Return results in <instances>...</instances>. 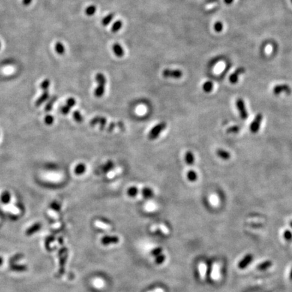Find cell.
Here are the masks:
<instances>
[{"label": "cell", "instance_id": "6da1fadb", "mask_svg": "<svg viewBox=\"0 0 292 292\" xmlns=\"http://www.w3.org/2000/svg\"><path fill=\"white\" fill-rule=\"evenodd\" d=\"M166 127H167V123L165 122H161L158 123V124L154 127L152 128V129L149 131L148 138L150 140H154V139H157L159 137L160 134L165 129Z\"/></svg>", "mask_w": 292, "mask_h": 292}, {"label": "cell", "instance_id": "7a4b0ae2", "mask_svg": "<svg viewBox=\"0 0 292 292\" xmlns=\"http://www.w3.org/2000/svg\"><path fill=\"white\" fill-rule=\"evenodd\" d=\"M236 107L237 110L239 111V116L243 120H246L248 119V114L246 110L245 102L242 98H238L236 100Z\"/></svg>", "mask_w": 292, "mask_h": 292}, {"label": "cell", "instance_id": "3957f363", "mask_svg": "<svg viewBox=\"0 0 292 292\" xmlns=\"http://www.w3.org/2000/svg\"><path fill=\"white\" fill-rule=\"evenodd\" d=\"M162 76L164 78H173L180 79L183 76V72L180 70H172V69H164L162 72Z\"/></svg>", "mask_w": 292, "mask_h": 292}, {"label": "cell", "instance_id": "277c9868", "mask_svg": "<svg viewBox=\"0 0 292 292\" xmlns=\"http://www.w3.org/2000/svg\"><path fill=\"white\" fill-rule=\"evenodd\" d=\"M262 119H263L262 114L260 113L257 114L256 117L254 118V119L252 121V122L251 123L250 127L251 133H256L257 132H258L260 127V125H261V122L262 121Z\"/></svg>", "mask_w": 292, "mask_h": 292}, {"label": "cell", "instance_id": "5b68a950", "mask_svg": "<svg viewBox=\"0 0 292 292\" xmlns=\"http://www.w3.org/2000/svg\"><path fill=\"white\" fill-rule=\"evenodd\" d=\"M291 92V88L289 87L288 85L286 84L277 85L273 88V93L276 95H279L282 93H285L287 94H290Z\"/></svg>", "mask_w": 292, "mask_h": 292}, {"label": "cell", "instance_id": "8992f818", "mask_svg": "<svg viewBox=\"0 0 292 292\" xmlns=\"http://www.w3.org/2000/svg\"><path fill=\"white\" fill-rule=\"evenodd\" d=\"M107 124V120L105 117L98 116L93 118V119L90 121V125L92 126L99 125L100 128L101 130H103L105 128L106 125Z\"/></svg>", "mask_w": 292, "mask_h": 292}, {"label": "cell", "instance_id": "52a82bcc", "mask_svg": "<svg viewBox=\"0 0 292 292\" xmlns=\"http://www.w3.org/2000/svg\"><path fill=\"white\" fill-rule=\"evenodd\" d=\"M245 72V69L244 68H242V67H240V68L236 69L233 73L231 74V76L229 77V81L231 84H236L238 82V79H239V76L241 74L244 73Z\"/></svg>", "mask_w": 292, "mask_h": 292}, {"label": "cell", "instance_id": "ba28073f", "mask_svg": "<svg viewBox=\"0 0 292 292\" xmlns=\"http://www.w3.org/2000/svg\"><path fill=\"white\" fill-rule=\"evenodd\" d=\"M76 104V100L73 98H70L66 101V105L62 108V112L64 114H68L71 109Z\"/></svg>", "mask_w": 292, "mask_h": 292}, {"label": "cell", "instance_id": "9c48e42d", "mask_svg": "<svg viewBox=\"0 0 292 292\" xmlns=\"http://www.w3.org/2000/svg\"><path fill=\"white\" fill-rule=\"evenodd\" d=\"M252 260H253L252 255L250 254H247V255H246L244 258H243L242 260L239 262V264H238V267H239L240 269H245V267H247L248 266L249 264L251 263V262L252 261Z\"/></svg>", "mask_w": 292, "mask_h": 292}, {"label": "cell", "instance_id": "30bf717a", "mask_svg": "<svg viewBox=\"0 0 292 292\" xmlns=\"http://www.w3.org/2000/svg\"><path fill=\"white\" fill-rule=\"evenodd\" d=\"M112 51H113L115 56L119 58H121L125 55V51L122 47L118 43H115L112 45Z\"/></svg>", "mask_w": 292, "mask_h": 292}, {"label": "cell", "instance_id": "8fae6325", "mask_svg": "<svg viewBox=\"0 0 292 292\" xmlns=\"http://www.w3.org/2000/svg\"><path fill=\"white\" fill-rule=\"evenodd\" d=\"M216 154L220 158L224 160H229L231 158V154L229 152H227L223 149H218L216 150Z\"/></svg>", "mask_w": 292, "mask_h": 292}, {"label": "cell", "instance_id": "7c38bea8", "mask_svg": "<svg viewBox=\"0 0 292 292\" xmlns=\"http://www.w3.org/2000/svg\"><path fill=\"white\" fill-rule=\"evenodd\" d=\"M105 92V85H98V86L96 87L94 92V95L95 97L101 98L102 97Z\"/></svg>", "mask_w": 292, "mask_h": 292}, {"label": "cell", "instance_id": "4fadbf2b", "mask_svg": "<svg viewBox=\"0 0 292 292\" xmlns=\"http://www.w3.org/2000/svg\"><path fill=\"white\" fill-rule=\"evenodd\" d=\"M185 162L188 165H192L194 163L195 160L194 154L190 151L187 152L185 156Z\"/></svg>", "mask_w": 292, "mask_h": 292}, {"label": "cell", "instance_id": "5bb4252c", "mask_svg": "<svg viewBox=\"0 0 292 292\" xmlns=\"http://www.w3.org/2000/svg\"><path fill=\"white\" fill-rule=\"evenodd\" d=\"M86 171V166L83 163L79 164L74 168V173L77 175H81Z\"/></svg>", "mask_w": 292, "mask_h": 292}, {"label": "cell", "instance_id": "9a60e30c", "mask_svg": "<svg viewBox=\"0 0 292 292\" xmlns=\"http://www.w3.org/2000/svg\"><path fill=\"white\" fill-rule=\"evenodd\" d=\"M48 98H49V92H48V91H45V92H44L43 94L41 96H40V97L38 98V100L36 101V103H35L36 106H39L41 105V104L44 103V101L46 100Z\"/></svg>", "mask_w": 292, "mask_h": 292}, {"label": "cell", "instance_id": "2e32d148", "mask_svg": "<svg viewBox=\"0 0 292 292\" xmlns=\"http://www.w3.org/2000/svg\"><path fill=\"white\" fill-rule=\"evenodd\" d=\"M94 224L95 227H98V228L101 229L103 230H106V231H108V230H110L112 229V227L106 223H104L103 222H101L100 221H95Z\"/></svg>", "mask_w": 292, "mask_h": 292}, {"label": "cell", "instance_id": "e0dca14e", "mask_svg": "<svg viewBox=\"0 0 292 292\" xmlns=\"http://www.w3.org/2000/svg\"><path fill=\"white\" fill-rule=\"evenodd\" d=\"M95 81L98 83V85H105L106 83V79L104 74L102 73H99L96 74L95 75Z\"/></svg>", "mask_w": 292, "mask_h": 292}, {"label": "cell", "instance_id": "ac0fdd59", "mask_svg": "<svg viewBox=\"0 0 292 292\" xmlns=\"http://www.w3.org/2000/svg\"><path fill=\"white\" fill-rule=\"evenodd\" d=\"M115 14L113 13H110L106 16V17H104L102 20H101V25L104 26H107L110 23H111V21L113 20V18H114Z\"/></svg>", "mask_w": 292, "mask_h": 292}, {"label": "cell", "instance_id": "d6986e66", "mask_svg": "<svg viewBox=\"0 0 292 292\" xmlns=\"http://www.w3.org/2000/svg\"><path fill=\"white\" fill-rule=\"evenodd\" d=\"M187 177L190 182H195L197 179V175L194 170H190L187 173Z\"/></svg>", "mask_w": 292, "mask_h": 292}, {"label": "cell", "instance_id": "ffe728a7", "mask_svg": "<svg viewBox=\"0 0 292 292\" xmlns=\"http://www.w3.org/2000/svg\"><path fill=\"white\" fill-rule=\"evenodd\" d=\"M272 262L270 260H266L262 262V263L260 264L258 266H257V269L259 270H265L269 269L270 266H272Z\"/></svg>", "mask_w": 292, "mask_h": 292}, {"label": "cell", "instance_id": "44dd1931", "mask_svg": "<svg viewBox=\"0 0 292 292\" xmlns=\"http://www.w3.org/2000/svg\"><path fill=\"white\" fill-rule=\"evenodd\" d=\"M122 26V20H116V22H114L113 25L112 26L111 31L113 32V33H116L119 31H120L121 29Z\"/></svg>", "mask_w": 292, "mask_h": 292}, {"label": "cell", "instance_id": "7402d4cb", "mask_svg": "<svg viewBox=\"0 0 292 292\" xmlns=\"http://www.w3.org/2000/svg\"><path fill=\"white\" fill-rule=\"evenodd\" d=\"M213 83L211 81H206L203 83L202 88L203 92L206 93H210L213 89Z\"/></svg>", "mask_w": 292, "mask_h": 292}, {"label": "cell", "instance_id": "603a6c76", "mask_svg": "<svg viewBox=\"0 0 292 292\" xmlns=\"http://www.w3.org/2000/svg\"><path fill=\"white\" fill-rule=\"evenodd\" d=\"M55 50L59 55H63L65 52V48L61 42H57L55 45Z\"/></svg>", "mask_w": 292, "mask_h": 292}, {"label": "cell", "instance_id": "cb8c5ba5", "mask_svg": "<svg viewBox=\"0 0 292 292\" xmlns=\"http://www.w3.org/2000/svg\"><path fill=\"white\" fill-rule=\"evenodd\" d=\"M96 10H97V8L94 5H91V6L87 7L85 10V13L87 16H92L95 14L96 12Z\"/></svg>", "mask_w": 292, "mask_h": 292}, {"label": "cell", "instance_id": "d4e9b609", "mask_svg": "<svg viewBox=\"0 0 292 292\" xmlns=\"http://www.w3.org/2000/svg\"><path fill=\"white\" fill-rule=\"evenodd\" d=\"M142 194L145 197H151L153 196L154 193L152 189L149 187H144L142 190Z\"/></svg>", "mask_w": 292, "mask_h": 292}, {"label": "cell", "instance_id": "484cf974", "mask_svg": "<svg viewBox=\"0 0 292 292\" xmlns=\"http://www.w3.org/2000/svg\"><path fill=\"white\" fill-rule=\"evenodd\" d=\"M114 163H113V162L111 161V160H110V161L107 162L106 164L104 165L103 168H102L104 173L108 172V171L110 170L112 168L114 167Z\"/></svg>", "mask_w": 292, "mask_h": 292}, {"label": "cell", "instance_id": "4316f807", "mask_svg": "<svg viewBox=\"0 0 292 292\" xmlns=\"http://www.w3.org/2000/svg\"><path fill=\"white\" fill-rule=\"evenodd\" d=\"M57 100V97L56 96H53L52 99L49 101V102L47 104L46 106H45V111H50L52 108V106L53 105V103L55 102L56 100Z\"/></svg>", "mask_w": 292, "mask_h": 292}, {"label": "cell", "instance_id": "83f0119b", "mask_svg": "<svg viewBox=\"0 0 292 292\" xmlns=\"http://www.w3.org/2000/svg\"><path fill=\"white\" fill-rule=\"evenodd\" d=\"M4 209H5V210H6L7 211L11 212L12 213L15 214H18L20 212L19 209H18L17 207H15V206H10V205L6 206L4 207Z\"/></svg>", "mask_w": 292, "mask_h": 292}, {"label": "cell", "instance_id": "f1b7e54d", "mask_svg": "<svg viewBox=\"0 0 292 292\" xmlns=\"http://www.w3.org/2000/svg\"><path fill=\"white\" fill-rule=\"evenodd\" d=\"M127 194L131 197H135L138 194V189L136 187H131L128 189Z\"/></svg>", "mask_w": 292, "mask_h": 292}, {"label": "cell", "instance_id": "f546056e", "mask_svg": "<svg viewBox=\"0 0 292 292\" xmlns=\"http://www.w3.org/2000/svg\"><path fill=\"white\" fill-rule=\"evenodd\" d=\"M73 117L77 122H81L83 120V118L81 114L78 110H75L73 112Z\"/></svg>", "mask_w": 292, "mask_h": 292}, {"label": "cell", "instance_id": "4dcf8cb0", "mask_svg": "<svg viewBox=\"0 0 292 292\" xmlns=\"http://www.w3.org/2000/svg\"><path fill=\"white\" fill-rule=\"evenodd\" d=\"M214 30H215V31L217 32V33H220V32L223 31V23L220 22V21H217V22L215 24H214Z\"/></svg>", "mask_w": 292, "mask_h": 292}, {"label": "cell", "instance_id": "1f68e13d", "mask_svg": "<svg viewBox=\"0 0 292 292\" xmlns=\"http://www.w3.org/2000/svg\"><path fill=\"white\" fill-rule=\"evenodd\" d=\"M50 80L49 79H45L44 81L41 83V88L43 90H44V92H45V91L48 90V88H49V87H50Z\"/></svg>", "mask_w": 292, "mask_h": 292}, {"label": "cell", "instance_id": "d6a6232c", "mask_svg": "<svg viewBox=\"0 0 292 292\" xmlns=\"http://www.w3.org/2000/svg\"><path fill=\"white\" fill-rule=\"evenodd\" d=\"M1 199H2V202H4V203L9 202V201L10 200V195L9 193L7 192V191L4 192L2 195Z\"/></svg>", "mask_w": 292, "mask_h": 292}, {"label": "cell", "instance_id": "836d02e7", "mask_svg": "<svg viewBox=\"0 0 292 292\" xmlns=\"http://www.w3.org/2000/svg\"><path fill=\"white\" fill-rule=\"evenodd\" d=\"M240 128L237 126H233V127H229V128H227V133H236L239 131Z\"/></svg>", "mask_w": 292, "mask_h": 292}, {"label": "cell", "instance_id": "e575fe53", "mask_svg": "<svg viewBox=\"0 0 292 292\" xmlns=\"http://www.w3.org/2000/svg\"><path fill=\"white\" fill-rule=\"evenodd\" d=\"M284 238L287 241H291L292 239V233L289 230H286L283 234Z\"/></svg>", "mask_w": 292, "mask_h": 292}, {"label": "cell", "instance_id": "d590c367", "mask_svg": "<svg viewBox=\"0 0 292 292\" xmlns=\"http://www.w3.org/2000/svg\"><path fill=\"white\" fill-rule=\"evenodd\" d=\"M158 228H159L160 230H161L162 232L165 235L169 234V230H168L167 227L165 225H164V224H159V225L158 226Z\"/></svg>", "mask_w": 292, "mask_h": 292}, {"label": "cell", "instance_id": "8d00e7d4", "mask_svg": "<svg viewBox=\"0 0 292 292\" xmlns=\"http://www.w3.org/2000/svg\"><path fill=\"white\" fill-rule=\"evenodd\" d=\"M53 120H54V119H53V116H51V115H47V116H46V117H45V122L48 125H52V123L53 122Z\"/></svg>", "mask_w": 292, "mask_h": 292}, {"label": "cell", "instance_id": "74e56055", "mask_svg": "<svg viewBox=\"0 0 292 292\" xmlns=\"http://www.w3.org/2000/svg\"><path fill=\"white\" fill-rule=\"evenodd\" d=\"M98 281H94V283H93V284H94V285L95 286V287H97V288H101L104 285V281L101 280V279H98Z\"/></svg>", "mask_w": 292, "mask_h": 292}, {"label": "cell", "instance_id": "f35d334b", "mask_svg": "<svg viewBox=\"0 0 292 292\" xmlns=\"http://www.w3.org/2000/svg\"><path fill=\"white\" fill-rule=\"evenodd\" d=\"M48 214H49L50 216H52V218H55V219H58V218H59L58 214L56 213L55 211H53L52 210H50L49 211H48Z\"/></svg>", "mask_w": 292, "mask_h": 292}, {"label": "cell", "instance_id": "ab89813d", "mask_svg": "<svg viewBox=\"0 0 292 292\" xmlns=\"http://www.w3.org/2000/svg\"><path fill=\"white\" fill-rule=\"evenodd\" d=\"M117 127V123H114V122H112L110 123L108 125V128H107V130H108V132H112V131H113L114 129V128Z\"/></svg>", "mask_w": 292, "mask_h": 292}, {"label": "cell", "instance_id": "60d3db41", "mask_svg": "<svg viewBox=\"0 0 292 292\" xmlns=\"http://www.w3.org/2000/svg\"><path fill=\"white\" fill-rule=\"evenodd\" d=\"M212 275H213V277L215 278L218 277V266H216V265L214 266Z\"/></svg>", "mask_w": 292, "mask_h": 292}, {"label": "cell", "instance_id": "b9f144b4", "mask_svg": "<svg viewBox=\"0 0 292 292\" xmlns=\"http://www.w3.org/2000/svg\"><path fill=\"white\" fill-rule=\"evenodd\" d=\"M200 270H201V271H200L201 276H202V277H204V275H205V272H206V266H205V265L203 264H201L200 266Z\"/></svg>", "mask_w": 292, "mask_h": 292}, {"label": "cell", "instance_id": "7bdbcfd3", "mask_svg": "<svg viewBox=\"0 0 292 292\" xmlns=\"http://www.w3.org/2000/svg\"><path fill=\"white\" fill-rule=\"evenodd\" d=\"M148 292H165V290L162 288H156L154 289L153 291H149Z\"/></svg>", "mask_w": 292, "mask_h": 292}, {"label": "cell", "instance_id": "ee69618b", "mask_svg": "<svg viewBox=\"0 0 292 292\" xmlns=\"http://www.w3.org/2000/svg\"><path fill=\"white\" fill-rule=\"evenodd\" d=\"M32 0H23V4L25 5V6H28V5L30 4L31 3Z\"/></svg>", "mask_w": 292, "mask_h": 292}, {"label": "cell", "instance_id": "f6af8a7d", "mask_svg": "<svg viewBox=\"0 0 292 292\" xmlns=\"http://www.w3.org/2000/svg\"><path fill=\"white\" fill-rule=\"evenodd\" d=\"M157 229H158V226L156 225V224H154V225H153V226H152L151 227L150 230H151L152 231H156V230H157Z\"/></svg>", "mask_w": 292, "mask_h": 292}, {"label": "cell", "instance_id": "bcb514c9", "mask_svg": "<svg viewBox=\"0 0 292 292\" xmlns=\"http://www.w3.org/2000/svg\"><path fill=\"white\" fill-rule=\"evenodd\" d=\"M233 1H234V0H224V3H225L227 5H229V4H232L233 2Z\"/></svg>", "mask_w": 292, "mask_h": 292}, {"label": "cell", "instance_id": "7dc6e473", "mask_svg": "<svg viewBox=\"0 0 292 292\" xmlns=\"http://www.w3.org/2000/svg\"><path fill=\"white\" fill-rule=\"evenodd\" d=\"M289 277H290V279L292 280V269H291V270L290 272V275H289Z\"/></svg>", "mask_w": 292, "mask_h": 292}, {"label": "cell", "instance_id": "c3c4849f", "mask_svg": "<svg viewBox=\"0 0 292 292\" xmlns=\"http://www.w3.org/2000/svg\"><path fill=\"white\" fill-rule=\"evenodd\" d=\"M290 226L291 227V228H292V221L290 222Z\"/></svg>", "mask_w": 292, "mask_h": 292}, {"label": "cell", "instance_id": "681fc988", "mask_svg": "<svg viewBox=\"0 0 292 292\" xmlns=\"http://www.w3.org/2000/svg\"><path fill=\"white\" fill-rule=\"evenodd\" d=\"M2 259H1V258H0V264H1V263H2Z\"/></svg>", "mask_w": 292, "mask_h": 292}, {"label": "cell", "instance_id": "f907efd6", "mask_svg": "<svg viewBox=\"0 0 292 292\" xmlns=\"http://www.w3.org/2000/svg\"><path fill=\"white\" fill-rule=\"evenodd\" d=\"M0 47H1V44H0Z\"/></svg>", "mask_w": 292, "mask_h": 292}, {"label": "cell", "instance_id": "816d5d0a", "mask_svg": "<svg viewBox=\"0 0 292 292\" xmlns=\"http://www.w3.org/2000/svg\"><path fill=\"white\" fill-rule=\"evenodd\" d=\"M291 2H292V0H291Z\"/></svg>", "mask_w": 292, "mask_h": 292}]
</instances>
